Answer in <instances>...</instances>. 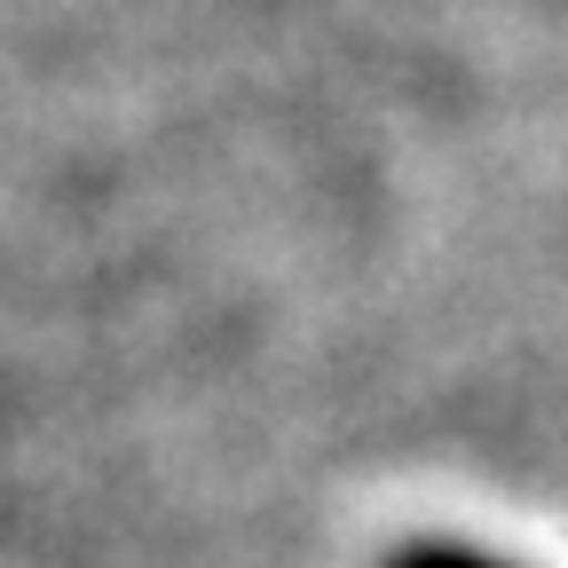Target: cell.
<instances>
[{
  "label": "cell",
  "instance_id": "6da1fadb",
  "mask_svg": "<svg viewBox=\"0 0 568 568\" xmlns=\"http://www.w3.org/2000/svg\"><path fill=\"white\" fill-rule=\"evenodd\" d=\"M395 568H497V560H481V552H466V545H403Z\"/></svg>",
  "mask_w": 568,
  "mask_h": 568
}]
</instances>
